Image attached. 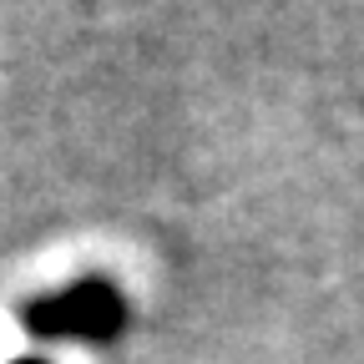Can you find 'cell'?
<instances>
[{"label": "cell", "mask_w": 364, "mask_h": 364, "mask_svg": "<svg viewBox=\"0 0 364 364\" xmlns=\"http://www.w3.org/2000/svg\"><path fill=\"white\" fill-rule=\"evenodd\" d=\"M122 329V299L107 284H76L56 299L31 309V334H81V339H107Z\"/></svg>", "instance_id": "cell-1"}, {"label": "cell", "mask_w": 364, "mask_h": 364, "mask_svg": "<svg viewBox=\"0 0 364 364\" xmlns=\"http://www.w3.org/2000/svg\"><path fill=\"white\" fill-rule=\"evenodd\" d=\"M16 364H41V359H16Z\"/></svg>", "instance_id": "cell-2"}]
</instances>
